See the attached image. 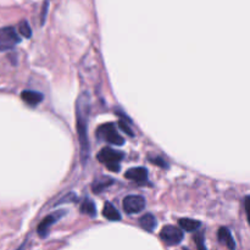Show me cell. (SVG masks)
I'll return each instance as SVG.
<instances>
[{
    "label": "cell",
    "instance_id": "1",
    "mask_svg": "<svg viewBox=\"0 0 250 250\" xmlns=\"http://www.w3.org/2000/svg\"><path fill=\"white\" fill-rule=\"evenodd\" d=\"M90 102L89 94H82L77 100L76 115H77V132L81 144V158L82 163H87L89 156V139H88V119H89Z\"/></svg>",
    "mask_w": 250,
    "mask_h": 250
},
{
    "label": "cell",
    "instance_id": "2",
    "mask_svg": "<svg viewBox=\"0 0 250 250\" xmlns=\"http://www.w3.org/2000/svg\"><path fill=\"white\" fill-rule=\"evenodd\" d=\"M97 158L98 160L102 164H104L110 171H112V172H119L120 163L124 160L125 154L122 153V151L115 150V149L106 146V148L102 149V150L98 153Z\"/></svg>",
    "mask_w": 250,
    "mask_h": 250
},
{
    "label": "cell",
    "instance_id": "3",
    "mask_svg": "<svg viewBox=\"0 0 250 250\" xmlns=\"http://www.w3.org/2000/svg\"><path fill=\"white\" fill-rule=\"evenodd\" d=\"M97 136L98 138L104 139L105 142H107L109 144H112V146H122L125 143V139L120 136V133L117 132L114 124L102 125L98 128Z\"/></svg>",
    "mask_w": 250,
    "mask_h": 250
},
{
    "label": "cell",
    "instance_id": "4",
    "mask_svg": "<svg viewBox=\"0 0 250 250\" xmlns=\"http://www.w3.org/2000/svg\"><path fill=\"white\" fill-rule=\"evenodd\" d=\"M21 42L14 27H4L0 29V51H6L14 49Z\"/></svg>",
    "mask_w": 250,
    "mask_h": 250
},
{
    "label": "cell",
    "instance_id": "5",
    "mask_svg": "<svg viewBox=\"0 0 250 250\" xmlns=\"http://www.w3.org/2000/svg\"><path fill=\"white\" fill-rule=\"evenodd\" d=\"M183 232L176 226H165L160 231L161 241L167 246H178L183 241Z\"/></svg>",
    "mask_w": 250,
    "mask_h": 250
},
{
    "label": "cell",
    "instance_id": "6",
    "mask_svg": "<svg viewBox=\"0 0 250 250\" xmlns=\"http://www.w3.org/2000/svg\"><path fill=\"white\" fill-rule=\"evenodd\" d=\"M122 207L126 214H138L146 208V199L142 195H127L122 202Z\"/></svg>",
    "mask_w": 250,
    "mask_h": 250
},
{
    "label": "cell",
    "instance_id": "7",
    "mask_svg": "<svg viewBox=\"0 0 250 250\" xmlns=\"http://www.w3.org/2000/svg\"><path fill=\"white\" fill-rule=\"evenodd\" d=\"M65 214H66V211H56V212H54V214L46 216L44 220H42V222L39 224V226H38V229H37V232H38L39 236H41L42 238H44V237L48 234L49 229H50V227L53 226V225L55 224L58 220H60Z\"/></svg>",
    "mask_w": 250,
    "mask_h": 250
},
{
    "label": "cell",
    "instance_id": "8",
    "mask_svg": "<svg viewBox=\"0 0 250 250\" xmlns=\"http://www.w3.org/2000/svg\"><path fill=\"white\" fill-rule=\"evenodd\" d=\"M125 177L127 180L134 181V182L139 183V185H143L148 181V171L146 167H134L129 168L128 171H126L125 173Z\"/></svg>",
    "mask_w": 250,
    "mask_h": 250
},
{
    "label": "cell",
    "instance_id": "9",
    "mask_svg": "<svg viewBox=\"0 0 250 250\" xmlns=\"http://www.w3.org/2000/svg\"><path fill=\"white\" fill-rule=\"evenodd\" d=\"M21 99L26 104L31 105V106H37V105L43 102L44 97L42 93L36 92V90H23L21 93Z\"/></svg>",
    "mask_w": 250,
    "mask_h": 250
},
{
    "label": "cell",
    "instance_id": "10",
    "mask_svg": "<svg viewBox=\"0 0 250 250\" xmlns=\"http://www.w3.org/2000/svg\"><path fill=\"white\" fill-rule=\"evenodd\" d=\"M217 238H219L220 243L226 244V247L229 250L236 249V242H234L233 237H232L231 232L229 231V229L226 227H221L219 229V233H217Z\"/></svg>",
    "mask_w": 250,
    "mask_h": 250
},
{
    "label": "cell",
    "instance_id": "11",
    "mask_svg": "<svg viewBox=\"0 0 250 250\" xmlns=\"http://www.w3.org/2000/svg\"><path fill=\"white\" fill-rule=\"evenodd\" d=\"M139 225L142 229H144L148 232H153L158 226V220L153 214H146L139 219Z\"/></svg>",
    "mask_w": 250,
    "mask_h": 250
},
{
    "label": "cell",
    "instance_id": "12",
    "mask_svg": "<svg viewBox=\"0 0 250 250\" xmlns=\"http://www.w3.org/2000/svg\"><path fill=\"white\" fill-rule=\"evenodd\" d=\"M103 216L107 219L109 221H120L121 220V214L117 211L116 208L111 204V203L106 202L103 209Z\"/></svg>",
    "mask_w": 250,
    "mask_h": 250
},
{
    "label": "cell",
    "instance_id": "13",
    "mask_svg": "<svg viewBox=\"0 0 250 250\" xmlns=\"http://www.w3.org/2000/svg\"><path fill=\"white\" fill-rule=\"evenodd\" d=\"M178 225L182 229L187 232H194L197 229H200L202 226V222L198 221V220H192V219H181L178 221Z\"/></svg>",
    "mask_w": 250,
    "mask_h": 250
},
{
    "label": "cell",
    "instance_id": "14",
    "mask_svg": "<svg viewBox=\"0 0 250 250\" xmlns=\"http://www.w3.org/2000/svg\"><path fill=\"white\" fill-rule=\"evenodd\" d=\"M114 183V181L111 180V178L109 177H102V178H98V180H95L94 182H93L92 185V190L94 193H102L103 190L105 189V188L110 187V186Z\"/></svg>",
    "mask_w": 250,
    "mask_h": 250
},
{
    "label": "cell",
    "instance_id": "15",
    "mask_svg": "<svg viewBox=\"0 0 250 250\" xmlns=\"http://www.w3.org/2000/svg\"><path fill=\"white\" fill-rule=\"evenodd\" d=\"M80 210L82 214L88 215V216L90 217H94L95 215H97V208H95L94 202H92V200L88 199V198H85L84 202L81 204Z\"/></svg>",
    "mask_w": 250,
    "mask_h": 250
},
{
    "label": "cell",
    "instance_id": "16",
    "mask_svg": "<svg viewBox=\"0 0 250 250\" xmlns=\"http://www.w3.org/2000/svg\"><path fill=\"white\" fill-rule=\"evenodd\" d=\"M19 32L21 36H23L24 38H31L32 36V29L29 27V23L27 21H21L19 24Z\"/></svg>",
    "mask_w": 250,
    "mask_h": 250
},
{
    "label": "cell",
    "instance_id": "17",
    "mask_svg": "<svg viewBox=\"0 0 250 250\" xmlns=\"http://www.w3.org/2000/svg\"><path fill=\"white\" fill-rule=\"evenodd\" d=\"M119 126H120V128H121L122 131L125 132V133L128 134L129 137H134L133 131H132V129L129 128L128 125L126 124V121H122V120H120V121H119Z\"/></svg>",
    "mask_w": 250,
    "mask_h": 250
},
{
    "label": "cell",
    "instance_id": "18",
    "mask_svg": "<svg viewBox=\"0 0 250 250\" xmlns=\"http://www.w3.org/2000/svg\"><path fill=\"white\" fill-rule=\"evenodd\" d=\"M195 243H197L198 250H208L207 247H205L204 236H203V234H197V236H195Z\"/></svg>",
    "mask_w": 250,
    "mask_h": 250
},
{
    "label": "cell",
    "instance_id": "19",
    "mask_svg": "<svg viewBox=\"0 0 250 250\" xmlns=\"http://www.w3.org/2000/svg\"><path fill=\"white\" fill-rule=\"evenodd\" d=\"M150 161H153L154 164H156V165L160 166V167H164V168L167 167V164H166L161 158H151Z\"/></svg>",
    "mask_w": 250,
    "mask_h": 250
},
{
    "label": "cell",
    "instance_id": "20",
    "mask_svg": "<svg viewBox=\"0 0 250 250\" xmlns=\"http://www.w3.org/2000/svg\"><path fill=\"white\" fill-rule=\"evenodd\" d=\"M249 199H250L249 195H247L246 202H244V208H246V215H247V216L249 215V209H248V208H249Z\"/></svg>",
    "mask_w": 250,
    "mask_h": 250
},
{
    "label": "cell",
    "instance_id": "21",
    "mask_svg": "<svg viewBox=\"0 0 250 250\" xmlns=\"http://www.w3.org/2000/svg\"><path fill=\"white\" fill-rule=\"evenodd\" d=\"M185 250H188V249H187V248H185Z\"/></svg>",
    "mask_w": 250,
    "mask_h": 250
}]
</instances>
